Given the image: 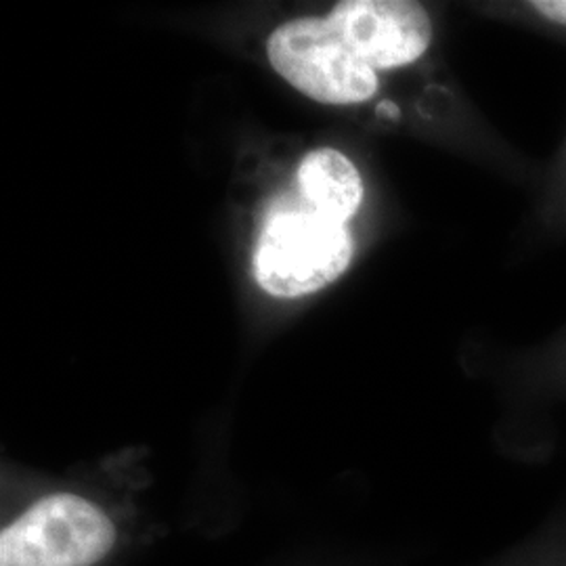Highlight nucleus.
Returning <instances> with one entry per match:
<instances>
[{"label": "nucleus", "mask_w": 566, "mask_h": 566, "mask_svg": "<svg viewBox=\"0 0 566 566\" xmlns=\"http://www.w3.org/2000/svg\"><path fill=\"white\" fill-rule=\"evenodd\" d=\"M346 224L332 223L294 196L275 203L264 219L254 252V275L264 292L298 298L336 282L353 261Z\"/></svg>", "instance_id": "nucleus-1"}, {"label": "nucleus", "mask_w": 566, "mask_h": 566, "mask_svg": "<svg viewBox=\"0 0 566 566\" xmlns=\"http://www.w3.org/2000/svg\"><path fill=\"white\" fill-rule=\"evenodd\" d=\"M116 544L102 507L55 493L28 507L0 533V566H93Z\"/></svg>", "instance_id": "nucleus-3"}, {"label": "nucleus", "mask_w": 566, "mask_h": 566, "mask_svg": "<svg viewBox=\"0 0 566 566\" xmlns=\"http://www.w3.org/2000/svg\"><path fill=\"white\" fill-rule=\"evenodd\" d=\"M552 198H554V212L558 219L566 221V139L563 145L560 156L556 158V170H554V187H552Z\"/></svg>", "instance_id": "nucleus-9"}, {"label": "nucleus", "mask_w": 566, "mask_h": 566, "mask_svg": "<svg viewBox=\"0 0 566 566\" xmlns=\"http://www.w3.org/2000/svg\"><path fill=\"white\" fill-rule=\"evenodd\" d=\"M266 55L280 76L315 102L327 105L382 102L378 74L327 18L283 23L269 36Z\"/></svg>", "instance_id": "nucleus-2"}, {"label": "nucleus", "mask_w": 566, "mask_h": 566, "mask_svg": "<svg viewBox=\"0 0 566 566\" xmlns=\"http://www.w3.org/2000/svg\"><path fill=\"white\" fill-rule=\"evenodd\" d=\"M296 196L332 223H348L364 202L361 172L332 147H322L304 156L296 172Z\"/></svg>", "instance_id": "nucleus-5"}, {"label": "nucleus", "mask_w": 566, "mask_h": 566, "mask_svg": "<svg viewBox=\"0 0 566 566\" xmlns=\"http://www.w3.org/2000/svg\"><path fill=\"white\" fill-rule=\"evenodd\" d=\"M512 13L531 25L566 34V0H528L512 4Z\"/></svg>", "instance_id": "nucleus-7"}, {"label": "nucleus", "mask_w": 566, "mask_h": 566, "mask_svg": "<svg viewBox=\"0 0 566 566\" xmlns=\"http://www.w3.org/2000/svg\"><path fill=\"white\" fill-rule=\"evenodd\" d=\"M506 566H566V525H552L514 547Z\"/></svg>", "instance_id": "nucleus-6"}, {"label": "nucleus", "mask_w": 566, "mask_h": 566, "mask_svg": "<svg viewBox=\"0 0 566 566\" xmlns=\"http://www.w3.org/2000/svg\"><path fill=\"white\" fill-rule=\"evenodd\" d=\"M357 55L378 74L407 72L430 55L434 25L416 0H344L327 15Z\"/></svg>", "instance_id": "nucleus-4"}, {"label": "nucleus", "mask_w": 566, "mask_h": 566, "mask_svg": "<svg viewBox=\"0 0 566 566\" xmlns=\"http://www.w3.org/2000/svg\"><path fill=\"white\" fill-rule=\"evenodd\" d=\"M531 378L542 388L566 392V334L552 343L546 355L533 364Z\"/></svg>", "instance_id": "nucleus-8"}]
</instances>
